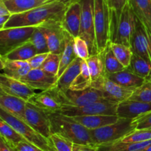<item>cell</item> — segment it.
Masks as SVG:
<instances>
[{
    "label": "cell",
    "instance_id": "cell-49",
    "mask_svg": "<svg viewBox=\"0 0 151 151\" xmlns=\"http://www.w3.org/2000/svg\"><path fill=\"white\" fill-rule=\"evenodd\" d=\"M10 16H0V30L4 28L5 24L8 22V20L10 19Z\"/></svg>",
    "mask_w": 151,
    "mask_h": 151
},
{
    "label": "cell",
    "instance_id": "cell-46",
    "mask_svg": "<svg viewBox=\"0 0 151 151\" xmlns=\"http://www.w3.org/2000/svg\"><path fill=\"white\" fill-rule=\"evenodd\" d=\"M73 151H98L97 146L94 145L73 144Z\"/></svg>",
    "mask_w": 151,
    "mask_h": 151
},
{
    "label": "cell",
    "instance_id": "cell-24",
    "mask_svg": "<svg viewBox=\"0 0 151 151\" xmlns=\"http://www.w3.org/2000/svg\"><path fill=\"white\" fill-rule=\"evenodd\" d=\"M111 81L128 88L134 89L141 86L146 81V79L138 76L125 68L124 70L114 74L106 75Z\"/></svg>",
    "mask_w": 151,
    "mask_h": 151
},
{
    "label": "cell",
    "instance_id": "cell-5",
    "mask_svg": "<svg viewBox=\"0 0 151 151\" xmlns=\"http://www.w3.org/2000/svg\"><path fill=\"white\" fill-rule=\"evenodd\" d=\"M94 31L97 54L110 43V9L106 0H94Z\"/></svg>",
    "mask_w": 151,
    "mask_h": 151
},
{
    "label": "cell",
    "instance_id": "cell-26",
    "mask_svg": "<svg viewBox=\"0 0 151 151\" xmlns=\"http://www.w3.org/2000/svg\"><path fill=\"white\" fill-rule=\"evenodd\" d=\"M12 15L24 13L46 3V0H2Z\"/></svg>",
    "mask_w": 151,
    "mask_h": 151
},
{
    "label": "cell",
    "instance_id": "cell-43",
    "mask_svg": "<svg viewBox=\"0 0 151 151\" xmlns=\"http://www.w3.org/2000/svg\"><path fill=\"white\" fill-rule=\"evenodd\" d=\"M50 53V52H49ZM49 53H38L27 60L32 69H40L48 56Z\"/></svg>",
    "mask_w": 151,
    "mask_h": 151
},
{
    "label": "cell",
    "instance_id": "cell-36",
    "mask_svg": "<svg viewBox=\"0 0 151 151\" xmlns=\"http://www.w3.org/2000/svg\"><path fill=\"white\" fill-rule=\"evenodd\" d=\"M28 41H29L34 46L38 53L50 52L47 38H46L43 31L38 27L35 28Z\"/></svg>",
    "mask_w": 151,
    "mask_h": 151
},
{
    "label": "cell",
    "instance_id": "cell-6",
    "mask_svg": "<svg viewBox=\"0 0 151 151\" xmlns=\"http://www.w3.org/2000/svg\"><path fill=\"white\" fill-rule=\"evenodd\" d=\"M0 119L13 127L27 141L35 145L43 150L57 151L51 139L44 137L29 126L26 122L15 117L2 109H0Z\"/></svg>",
    "mask_w": 151,
    "mask_h": 151
},
{
    "label": "cell",
    "instance_id": "cell-10",
    "mask_svg": "<svg viewBox=\"0 0 151 151\" xmlns=\"http://www.w3.org/2000/svg\"><path fill=\"white\" fill-rule=\"evenodd\" d=\"M91 86L101 91L105 100L116 104L129 99L134 91L116 83L105 75L92 82Z\"/></svg>",
    "mask_w": 151,
    "mask_h": 151
},
{
    "label": "cell",
    "instance_id": "cell-35",
    "mask_svg": "<svg viewBox=\"0 0 151 151\" xmlns=\"http://www.w3.org/2000/svg\"><path fill=\"white\" fill-rule=\"evenodd\" d=\"M111 47L114 53L116 58L125 68L128 67L131 61L134 52L131 47L120 44H114L110 42Z\"/></svg>",
    "mask_w": 151,
    "mask_h": 151
},
{
    "label": "cell",
    "instance_id": "cell-32",
    "mask_svg": "<svg viewBox=\"0 0 151 151\" xmlns=\"http://www.w3.org/2000/svg\"><path fill=\"white\" fill-rule=\"evenodd\" d=\"M36 54H38V52L34 46L29 41H27L2 58L8 59V60H27V61L29 59H30Z\"/></svg>",
    "mask_w": 151,
    "mask_h": 151
},
{
    "label": "cell",
    "instance_id": "cell-27",
    "mask_svg": "<svg viewBox=\"0 0 151 151\" xmlns=\"http://www.w3.org/2000/svg\"><path fill=\"white\" fill-rule=\"evenodd\" d=\"M100 54L101 55L103 63H104L105 75L116 73V72H120L125 69V66L119 62V60L115 56L114 53L111 47L110 43L108 44L106 48Z\"/></svg>",
    "mask_w": 151,
    "mask_h": 151
},
{
    "label": "cell",
    "instance_id": "cell-13",
    "mask_svg": "<svg viewBox=\"0 0 151 151\" xmlns=\"http://www.w3.org/2000/svg\"><path fill=\"white\" fill-rule=\"evenodd\" d=\"M25 122L41 135L50 138L52 131L49 114L29 102L26 105Z\"/></svg>",
    "mask_w": 151,
    "mask_h": 151
},
{
    "label": "cell",
    "instance_id": "cell-40",
    "mask_svg": "<svg viewBox=\"0 0 151 151\" xmlns=\"http://www.w3.org/2000/svg\"><path fill=\"white\" fill-rule=\"evenodd\" d=\"M74 49L77 56L83 60H87L91 55L86 41L80 36L74 38Z\"/></svg>",
    "mask_w": 151,
    "mask_h": 151
},
{
    "label": "cell",
    "instance_id": "cell-19",
    "mask_svg": "<svg viewBox=\"0 0 151 151\" xmlns=\"http://www.w3.org/2000/svg\"><path fill=\"white\" fill-rule=\"evenodd\" d=\"M27 102L0 90V109L25 122V109Z\"/></svg>",
    "mask_w": 151,
    "mask_h": 151
},
{
    "label": "cell",
    "instance_id": "cell-52",
    "mask_svg": "<svg viewBox=\"0 0 151 151\" xmlns=\"http://www.w3.org/2000/svg\"><path fill=\"white\" fill-rule=\"evenodd\" d=\"M147 81H151V75H150V77H149L148 78H147Z\"/></svg>",
    "mask_w": 151,
    "mask_h": 151
},
{
    "label": "cell",
    "instance_id": "cell-47",
    "mask_svg": "<svg viewBox=\"0 0 151 151\" xmlns=\"http://www.w3.org/2000/svg\"><path fill=\"white\" fill-rule=\"evenodd\" d=\"M0 151H16V149L6 142L3 139L0 140Z\"/></svg>",
    "mask_w": 151,
    "mask_h": 151
},
{
    "label": "cell",
    "instance_id": "cell-37",
    "mask_svg": "<svg viewBox=\"0 0 151 151\" xmlns=\"http://www.w3.org/2000/svg\"><path fill=\"white\" fill-rule=\"evenodd\" d=\"M151 140V129H136L119 141L127 143H139Z\"/></svg>",
    "mask_w": 151,
    "mask_h": 151
},
{
    "label": "cell",
    "instance_id": "cell-7",
    "mask_svg": "<svg viewBox=\"0 0 151 151\" xmlns=\"http://www.w3.org/2000/svg\"><path fill=\"white\" fill-rule=\"evenodd\" d=\"M35 27H16L0 30V57H4L29 41Z\"/></svg>",
    "mask_w": 151,
    "mask_h": 151
},
{
    "label": "cell",
    "instance_id": "cell-48",
    "mask_svg": "<svg viewBox=\"0 0 151 151\" xmlns=\"http://www.w3.org/2000/svg\"><path fill=\"white\" fill-rule=\"evenodd\" d=\"M10 10L7 7V6L4 4L2 0H0V16H11Z\"/></svg>",
    "mask_w": 151,
    "mask_h": 151
},
{
    "label": "cell",
    "instance_id": "cell-34",
    "mask_svg": "<svg viewBox=\"0 0 151 151\" xmlns=\"http://www.w3.org/2000/svg\"><path fill=\"white\" fill-rule=\"evenodd\" d=\"M86 62L88 65L92 82L105 75L104 63L100 53L90 55L89 58L86 60Z\"/></svg>",
    "mask_w": 151,
    "mask_h": 151
},
{
    "label": "cell",
    "instance_id": "cell-38",
    "mask_svg": "<svg viewBox=\"0 0 151 151\" xmlns=\"http://www.w3.org/2000/svg\"><path fill=\"white\" fill-rule=\"evenodd\" d=\"M60 58H61V54L50 52L41 66V69L46 71L48 73L52 74V75L57 76L59 70V66H60Z\"/></svg>",
    "mask_w": 151,
    "mask_h": 151
},
{
    "label": "cell",
    "instance_id": "cell-2",
    "mask_svg": "<svg viewBox=\"0 0 151 151\" xmlns=\"http://www.w3.org/2000/svg\"><path fill=\"white\" fill-rule=\"evenodd\" d=\"M49 116L52 134H59L76 144L93 145L89 130L77 122L72 116L60 112L49 114Z\"/></svg>",
    "mask_w": 151,
    "mask_h": 151
},
{
    "label": "cell",
    "instance_id": "cell-8",
    "mask_svg": "<svg viewBox=\"0 0 151 151\" xmlns=\"http://www.w3.org/2000/svg\"><path fill=\"white\" fill-rule=\"evenodd\" d=\"M117 106L115 103L103 99L99 101L81 106L64 105L60 113L69 116H87V115H117Z\"/></svg>",
    "mask_w": 151,
    "mask_h": 151
},
{
    "label": "cell",
    "instance_id": "cell-28",
    "mask_svg": "<svg viewBox=\"0 0 151 151\" xmlns=\"http://www.w3.org/2000/svg\"><path fill=\"white\" fill-rule=\"evenodd\" d=\"M78 57L74 49V37L66 32V44L63 53L61 54L60 66L58 72V78L63 74L66 68L72 63L74 60Z\"/></svg>",
    "mask_w": 151,
    "mask_h": 151
},
{
    "label": "cell",
    "instance_id": "cell-29",
    "mask_svg": "<svg viewBox=\"0 0 151 151\" xmlns=\"http://www.w3.org/2000/svg\"><path fill=\"white\" fill-rule=\"evenodd\" d=\"M151 145V140L139 143H127L116 141L97 146L98 151H136L145 148Z\"/></svg>",
    "mask_w": 151,
    "mask_h": 151
},
{
    "label": "cell",
    "instance_id": "cell-18",
    "mask_svg": "<svg viewBox=\"0 0 151 151\" xmlns=\"http://www.w3.org/2000/svg\"><path fill=\"white\" fill-rule=\"evenodd\" d=\"M149 111H151V102L127 99L117 106V116L120 118L134 119Z\"/></svg>",
    "mask_w": 151,
    "mask_h": 151
},
{
    "label": "cell",
    "instance_id": "cell-21",
    "mask_svg": "<svg viewBox=\"0 0 151 151\" xmlns=\"http://www.w3.org/2000/svg\"><path fill=\"white\" fill-rule=\"evenodd\" d=\"M81 22V1L71 4L68 7L62 21V26L65 30L75 38L79 36Z\"/></svg>",
    "mask_w": 151,
    "mask_h": 151
},
{
    "label": "cell",
    "instance_id": "cell-20",
    "mask_svg": "<svg viewBox=\"0 0 151 151\" xmlns=\"http://www.w3.org/2000/svg\"><path fill=\"white\" fill-rule=\"evenodd\" d=\"M1 61V75L13 79L19 80L26 76L31 67L27 60H8L0 57Z\"/></svg>",
    "mask_w": 151,
    "mask_h": 151
},
{
    "label": "cell",
    "instance_id": "cell-33",
    "mask_svg": "<svg viewBox=\"0 0 151 151\" xmlns=\"http://www.w3.org/2000/svg\"><path fill=\"white\" fill-rule=\"evenodd\" d=\"M91 83H92V80H91L88 65L86 60H83L81 72L71 84L69 89L72 91H82V90L86 89L91 87Z\"/></svg>",
    "mask_w": 151,
    "mask_h": 151
},
{
    "label": "cell",
    "instance_id": "cell-14",
    "mask_svg": "<svg viewBox=\"0 0 151 151\" xmlns=\"http://www.w3.org/2000/svg\"><path fill=\"white\" fill-rule=\"evenodd\" d=\"M131 47L133 52L151 62V37L136 15Z\"/></svg>",
    "mask_w": 151,
    "mask_h": 151
},
{
    "label": "cell",
    "instance_id": "cell-50",
    "mask_svg": "<svg viewBox=\"0 0 151 151\" xmlns=\"http://www.w3.org/2000/svg\"><path fill=\"white\" fill-rule=\"evenodd\" d=\"M61 1V2L66 4V5L69 6L71 5V4H74V3L81 2L82 0H49V1H47V2H52V1Z\"/></svg>",
    "mask_w": 151,
    "mask_h": 151
},
{
    "label": "cell",
    "instance_id": "cell-17",
    "mask_svg": "<svg viewBox=\"0 0 151 151\" xmlns=\"http://www.w3.org/2000/svg\"><path fill=\"white\" fill-rule=\"evenodd\" d=\"M0 90L10 95L20 97L27 102L35 94V90L19 80L0 75Z\"/></svg>",
    "mask_w": 151,
    "mask_h": 151
},
{
    "label": "cell",
    "instance_id": "cell-53",
    "mask_svg": "<svg viewBox=\"0 0 151 151\" xmlns=\"http://www.w3.org/2000/svg\"><path fill=\"white\" fill-rule=\"evenodd\" d=\"M49 1V0H46V1Z\"/></svg>",
    "mask_w": 151,
    "mask_h": 151
},
{
    "label": "cell",
    "instance_id": "cell-22",
    "mask_svg": "<svg viewBox=\"0 0 151 151\" xmlns=\"http://www.w3.org/2000/svg\"><path fill=\"white\" fill-rule=\"evenodd\" d=\"M77 122L83 125L88 130H94L111 125L119 119L117 115H87V116H72Z\"/></svg>",
    "mask_w": 151,
    "mask_h": 151
},
{
    "label": "cell",
    "instance_id": "cell-1",
    "mask_svg": "<svg viewBox=\"0 0 151 151\" xmlns=\"http://www.w3.org/2000/svg\"><path fill=\"white\" fill-rule=\"evenodd\" d=\"M69 6L60 1L46 2L24 13L11 15L4 28L37 27L52 21L62 22Z\"/></svg>",
    "mask_w": 151,
    "mask_h": 151
},
{
    "label": "cell",
    "instance_id": "cell-42",
    "mask_svg": "<svg viewBox=\"0 0 151 151\" xmlns=\"http://www.w3.org/2000/svg\"><path fill=\"white\" fill-rule=\"evenodd\" d=\"M136 129H151V111L133 119Z\"/></svg>",
    "mask_w": 151,
    "mask_h": 151
},
{
    "label": "cell",
    "instance_id": "cell-51",
    "mask_svg": "<svg viewBox=\"0 0 151 151\" xmlns=\"http://www.w3.org/2000/svg\"><path fill=\"white\" fill-rule=\"evenodd\" d=\"M136 151H151V145H150L147 146V147H145V148L140 149V150H136Z\"/></svg>",
    "mask_w": 151,
    "mask_h": 151
},
{
    "label": "cell",
    "instance_id": "cell-44",
    "mask_svg": "<svg viewBox=\"0 0 151 151\" xmlns=\"http://www.w3.org/2000/svg\"><path fill=\"white\" fill-rule=\"evenodd\" d=\"M129 0H106L110 10L121 12Z\"/></svg>",
    "mask_w": 151,
    "mask_h": 151
},
{
    "label": "cell",
    "instance_id": "cell-3",
    "mask_svg": "<svg viewBox=\"0 0 151 151\" xmlns=\"http://www.w3.org/2000/svg\"><path fill=\"white\" fill-rule=\"evenodd\" d=\"M135 14L128 1L121 12L110 10V42L131 47Z\"/></svg>",
    "mask_w": 151,
    "mask_h": 151
},
{
    "label": "cell",
    "instance_id": "cell-23",
    "mask_svg": "<svg viewBox=\"0 0 151 151\" xmlns=\"http://www.w3.org/2000/svg\"><path fill=\"white\" fill-rule=\"evenodd\" d=\"M83 60V59L77 57L66 68V70L58 79L57 84L55 86V88L61 92H65L69 89L71 84L81 72Z\"/></svg>",
    "mask_w": 151,
    "mask_h": 151
},
{
    "label": "cell",
    "instance_id": "cell-12",
    "mask_svg": "<svg viewBox=\"0 0 151 151\" xmlns=\"http://www.w3.org/2000/svg\"><path fill=\"white\" fill-rule=\"evenodd\" d=\"M28 102L38 106L48 114L59 112L65 105L61 91L58 90L55 87L35 93Z\"/></svg>",
    "mask_w": 151,
    "mask_h": 151
},
{
    "label": "cell",
    "instance_id": "cell-45",
    "mask_svg": "<svg viewBox=\"0 0 151 151\" xmlns=\"http://www.w3.org/2000/svg\"><path fill=\"white\" fill-rule=\"evenodd\" d=\"M14 148L16 151H44L27 140L21 142Z\"/></svg>",
    "mask_w": 151,
    "mask_h": 151
},
{
    "label": "cell",
    "instance_id": "cell-11",
    "mask_svg": "<svg viewBox=\"0 0 151 151\" xmlns=\"http://www.w3.org/2000/svg\"><path fill=\"white\" fill-rule=\"evenodd\" d=\"M44 32L50 52L62 54L66 44V31L62 26V22L52 21L40 25Z\"/></svg>",
    "mask_w": 151,
    "mask_h": 151
},
{
    "label": "cell",
    "instance_id": "cell-39",
    "mask_svg": "<svg viewBox=\"0 0 151 151\" xmlns=\"http://www.w3.org/2000/svg\"><path fill=\"white\" fill-rule=\"evenodd\" d=\"M129 99L139 101L151 102V81H147L136 88Z\"/></svg>",
    "mask_w": 151,
    "mask_h": 151
},
{
    "label": "cell",
    "instance_id": "cell-41",
    "mask_svg": "<svg viewBox=\"0 0 151 151\" xmlns=\"http://www.w3.org/2000/svg\"><path fill=\"white\" fill-rule=\"evenodd\" d=\"M50 139L57 151H73L72 142L57 134H52Z\"/></svg>",
    "mask_w": 151,
    "mask_h": 151
},
{
    "label": "cell",
    "instance_id": "cell-15",
    "mask_svg": "<svg viewBox=\"0 0 151 151\" xmlns=\"http://www.w3.org/2000/svg\"><path fill=\"white\" fill-rule=\"evenodd\" d=\"M65 105L81 106L103 100V95L101 91L91 86L82 91H72L68 89L61 92Z\"/></svg>",
    "mask_w": 151,
    "mask_h": 151
},
{
    "label": "cell",
    "instance_id": "cell-30",
    "mask_svg": "<svg viewBox=\"0 0 151 151\" xmlns=\"http://www.w3.org/2000/svg\"><path fill=\"white\" fill-rule=\"evenodd\" d=\"M126 69L147 80L151 75V62L134 53L131 63Z\"/></svg>",
    "mask_w": 151,
    "mask_h": 151
},
{
    "label": "cell",
    "instance_id": "cell-4",
    "mask_svg": "<svg viewBox=\"0 0 151 151\" xmlns=\"http://www.w3.org/2000/svg\"><path fill=\"white\" fill-rule=\"evenodd\" d=\"M136 130L132 119L119 118L118 121L102 128L89 130L93 145L96 146L119 141Z\"/></svg>",
    "mask_w": 151,
    "mask_h": 151
},
{
    "label": "cell",
    "instance_id": "cell-9",
    "mask_svg": "<svg viewBox=\"0 0 151 151\" xmlns=\"http://www.w3.org/2000/svg\"><path fill=\"white\" fill-rule=\"evenodd\" d=\"M94 0L81 1V22L79 36L86 41L90 54H97L94 31Z\"/></svg>",
    "mask_w": 151,
    "mask_h": 151
},
{
    "label": "cell",
    "instance_id": "cell-31",
    "mask_svg": "<svg viewBox=\"0 0 151 151\" xmlns=\"http://www.w3.org/2000/svg\"><path fill=\"white\" fill-rule=\"evenodd\" d=\"M0 136L7 143L15 147L21 142L25 139L13 127L3 119H0Z\"/></svg>",
    "mask_w": 151,
    "mask_h": 151
},
{
    "label": "cell",
    "instance_id": "cell-16",
    "mask_svg": "<svg viewBox=\"0 0 151 151\" xmlns=\"http://www.w3.org/2000/svg\"><path fill=\"white\" fill-rule=\"evenodd\" d=\"M58 77L52 74L48 73L42 69H31L29 73L20 80L34 90H45L55 87Z\"/></svg>",
    "mask_w": 151,
    "mask_h": 151
},
{
    "label": "cell",
    "instance_id": "cell-25",
    "mask_svg": "<svg viewBox=\"0 0 151 151\" xmlns=\"http://www.w3.org/2000/svg\"><path fill=\"white\" fill-rule=\"evenodd\" d=\"M129 4L151 37V0H129Z\"/></svg>",
    "mask_w": 151,
    "mask_h": 151
}]
</instances>
